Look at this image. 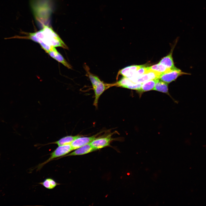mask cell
Listing matches in <instances>:
<instances>
[{"label":"cell","mask_w":206,"mask_h":206,"mask_svg":"<svg viewBox=\"0 0 206 206\" xmlns=\"http://www.w3.org/2000/svg\"><path fill=\"white\" fill-rule=\"evenodd\" d=\"M10 38L31 39L39 43L47 53L56 47L68 48L66 45L52 28L46 25H44L41 30L35 32L29 33L27 36L15 35Z\"/></svg>","instance_id":"6da1fadb"},{"label":"cell","mask_w":206,"mask_h":206,"mask_svg":"<svg viewBox=\"0 0 206 206\" xmlns=\"http://www.w3.org/2000/svg\"><path fill=\"white\" fill-rule=\"evenodd\" d=\"M88 74L94 93L95 98L93 105L97 108L98 100L100 96L105 90L110 87L112 86V84L104 83L96 76L89 72H88Z\"/></svg>","instance_id":"7a4b0ae2"},{"label":"cell","mask_w":206,"mask_h":206,"mask_svg":"<svg viewBox=\"0 0 206 206\" xmlns=\"http://www.w3.org/2000/svg\"><path fill=\"white\" fill-rule=\"evenodd\" d=\"M73 150L70 144L58 146L53 152L51 153L50 156L48 159L38 165L37 167V170H39L45 165L49 162L54 160L55 158L57 159V158H60L68 154Z\"/></svg>","instance_id":"3957f363"},{"label":"cell","mask_w":206,"mask_h":206,"mask_svg":"<svg viewBox=\"0 0 206 206\" xmlns=\"http://www.w3.org/2000/svg\"><path fill=\"white\" fill-rule=\"evenodd\" d=\"M185 74H191L182 72L175 67L169 71L161 74L159 79L167 83H169L175 80L179 76Z\"/></svg>","instance_id":"277c9868"},{"label":"cell","mask_w":206,"mask_h":206,"mask_svg":"<svg viewBox=\"0 0 206 206\" xmlns=\"http://www.w3.org/2000/svg\"><path fill=\"white\" fill-rule=\"evenodd\" d=\"M161 74L150 69L149 71L145 74L138 76L127 78L133 83H142L149 80L158 79Z\"/></svg>","instance_id":"5b68a950"},{"label":"cell","mask_w":206,"mask_h":206,"mask_svg":"<svg viewBox=\"0 0 206 206\" xmlns=\"http://www.w3.org/2000/svg\"><path fill=\"white\" fill-rule=\"evenodd\" d=\"M112 140L111 135L110 134L105 137L96 138L90 144L96 150L109 146Z\"/></svg>","instance_id":"8992f818"},{"label":"cell","mask_w":206,"mask_h":206,"mask_svg":"<svg viewBox=\"0 0 206 206\" xmlns=\"http://www.w3.org/2000/svg\"><path fill=\"white\" fill-rule=\"evenodd\" d=\"M96 135L89 137H81L80 136L75 139L70 145L73 150L77 149L81 146L90 143L92 141L96 138Z\"/></svg>","instance_id":"52a82bcc"},{"label":"cell","mask_w":206,"mask_h":206,"mask_svg":"<svg viewBox=\"0 0 206 206\" xmlns=\"http://www.w3.org/2000/svg\"><path fill=\"white\" fill-rule=\"evenodd\" d=\"M96 150L90 143L81 146L70 153H69L60 158L68 156L81 155L86 154Z\"/></svg>","instance_id":"ba28073f"},{"label":"cell","mask_w":206,"mask_h":206,"mask_svg":"<svg viewBox=\"0 0 206 206\" xmlns=\"http://www.w3.org/2000/svg\"><path fill=\"white\" fill-rule=\"evenodd\" d=\"M145 65H134L126 67L121 70L119 74L123 77L129 78L132 77L139 69Z\"/></svg>","instance_id":"9c48e42d"},{"label":"cell","mask_w":206,"mask_h":206,"mask_svg":"<svg viewBox=\"0 0 206 206\" xmlns=\"http://www.w3.org/2000/svg\"><path fill=\"white\" fill-rule=\"evenodd\" d=\"M47 53L51 57L62 64L65 66L69 69L71 68V66L67 62L62 55L58 52L55 48L52 50L48 52Z\"/></svg>","instance_id":"30bf717a"},{"label":"cell","mask_w":206,"mask_h":206,"mask_svg":"<svg viewBox=\"0 0 206 206\" xmlns=\"http://www.w3.org/2000/svg\"><path fill=\"white\" fill-rule=\"evenodd\" d=\"M158 79L149 80L142 83L140 89L138 91L140 95L144 92L153 90Z\"/></svg>","instance_id":"8fae6325"},{"label":"cell","mask_w":206,"mask_h":206,"mask_svg":"<svg viewBox=\"0 0 206 206\" xmlns=\"http://www.w3.org/2000/svg\"><path fill=\"white\" fill-rule=\"evenodd\" d=\"M153 90L165 93L172 98L169 92L167 83L162 81L159 79H158Z\"/></svg>","instance_id":"7c38bea8"},{"label":"cell","mask_w":206,"mask_h":206,"mask_svg":"<svg viewBox=\"0 0 206 206\" xmlns=\"http://www.w3.org/2000/svg\"><path fill=\"white\" fill-rule=\"evenodd\" d=\"M80 136L79 135L66 136L51 143L56 144L58 146L70 144L75 139Z\"/></svg>","instance_id":"4fadbf2b"},{"label":"cell","mask_w":206,"mask_h":206,"mask_svg":"<svg viewBox=\"0 0 206 206\" xmlns=\"http://www.w3.org/2000/svg\"><path fill=\"white\" fill-rule=\"evenodd\" d=\"M172 52L168 55L163 58L159 63L168 69H172L174 68V63L172 57Z\"/></svg>","instance_id":"5bb4252c"},{"label":"cell","mask_w":206,"mask_h":206,"mask_svg":"<svg viewBox=\"0 0 206 206\" xmlns=\"http://www.w3.org/2000/svg\"><path fill=\"white\" fill-rule=\"evenodd\" d=\"M39 184L42 185L46 188L49 189H53L57 185L60 184L51 178H46L43 182L39 183Z\"/></svg>","instance_id":"9a60e30c"},{"label":"cell","mask_w":206,"mask_h":206,"mask_svg":"<svg viewBox=\"0 0 206 206\" xmlns=\"http://www.w3.org/2000/svg\"><path fill=\"white\" fill-rule=\"evenodd\" d=\"M149 68L151 70L160 73L161 74L167 72L171 69H168L163 65L159 63L152 65L149 67Z\"/></svg>","instance_id":"2e32d148"}]
</instances>
